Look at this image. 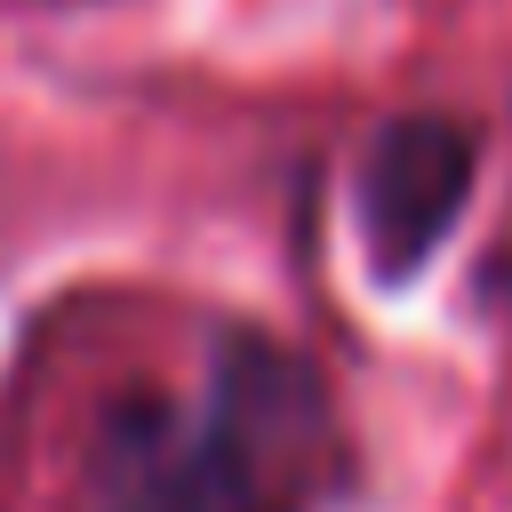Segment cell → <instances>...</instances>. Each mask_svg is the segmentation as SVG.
<instances>
[{"label": "cell", "instance_id": "cell-1", "mask_svg": "<svg viewBox=\"0 0 512 512\" xmlns=\"http://www.w3.org/2000/svg\"><path fill=\"white\" fill-rule=\"evenodd\" d=\"M320 448V376L264 336H232L200 408H120L104 488L112 512H304Z\"/></svg>", "mask_w": 512, "mask_h": 512}, {"label": "cell", "instance_id": "cell-2", "mask_svg": "<svg viewBox=\"0 0 512 512\" xmlns=\"http://www.w3.org/2000/svg\"><path fill=\"white\" fill-rule=\"evenodd\" d=\"M472 176H480V136L448 112H400L368 136L352 216H360L368 272L384 288H400L432 264V248L448 240V224L472 200Z\"/></svg>", "mask_w": 512, "mask_h": 512}]
</instances>
